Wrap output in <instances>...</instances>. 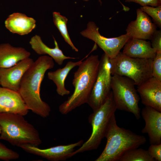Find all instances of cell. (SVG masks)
Returning <instances> with one entry per match:
<instances>
[{"mask_svg": "<svg viewBox=\"0 0 161 161\" xmlns=\"http://www.w3.org/2000/svg\"><path fill=\"white\" fill-rule=\"evenodd\" d=\"M54 66L51 57L44 55L39 57L24 74L18 92L29 110L43 118L49 115L51 109L41 98V85L46 72Z\"/></svg>", "mask_w": 161, "mask_h": 161, "instance_id": "cell-1", "label": "cell"}, {"mask_svg": "<svg viewBox=\"0 0 161 161\" xmlns=\"http://www.w3.org/2000/svg\"><path fill=\"white\" fill-rule=\"evenodd\" d=\"M100 64L98 55H91L79 65L74 75L73 94L59 106L62 114L87 103L96 79Z\"/></svg>", "mask_w": 161, "mask_h": 161, "instance_id": "cell-2", "label": "cell"}, {"mask_svg": "<svg viewBox=\"0 0 161 161\" xmlns=\"http://www.w3.org/2000/svg\"><path fill=\"white\" fill-rule=\"evenodd\" d=\"M106 143L103 151L95 161H117L127 151L138 148L146 141L143 135L119 127L115 113L110 120L105 136Z\"/></svg>", "mask_w": 161, "mask_h": 161, "instance_id": "cell-3", "label": "cell"}, {"mask_svg": "<svg viewBox=\"0 0 161 161\" xmlns=\"http://www.w3.org/2000/svg\"><path fill=\"white\" fill-rule=\"evenodd\" d=\"M24 116L0 112V139L20 148L27 145L38 147L42 143L39 133Z\"/></svg>", "mask_w": 161, "mask_h": 161, "instance_id": "cell-4", "label": "cell"}, {"mask_svg": "<svg viewBox=\"0 0 161 161\" xmlns=\"http://www.w3.org/2000/svg\"><path fill=\"white\" fill-rule=\"evenodd\" d=\"M153 59L132 58L120 52L109 59L112 75L127 77L138 86L152 77Z\"/></svg>", "mask_w": 161, "mask_h": 161, "instance_id": "cell-5", "label": "cell"}, {"mask_svg": "<svg viewBox=\"0 0 161 161\" xmlns=\"http://www.w3.org/2000/svg\"><path fill=\"white\" fill-rule=\"evenodd\" d=\"M117 109L111 91L105 102L89 115L88 120L92 127L91 135L80 148L75 151V155L97 148L105 137L110 118Z\"/></svg>", "mask_w": 161, "mask_h": 161, "instance_id": "cell-6", "label": "cell"}, {"mask_svg": "<svg viewBox=\"0 0 161 161\" xmlns=\"http://www.w3.org/2000/svg\"><path fill=\"white\" fill-rule=\"evenodd\" d=\"M135 85L127 77L112 75L111 89L117 109L131 113L139 120L141 114L139 106L140 98Z\"/></svg>", "mask_w": 161, "mask_h": 161, "instance_id": "cell-7", "label": "cell"}, {"mask_svg": "<svg viewBox=\"0 0 161 161\" xmlns=\"http://www.w3.org/2000/svg\"><path fill=\"white\" fill-rule=\"evenodd\" d=\"M110 68L109 58L104 53L100 60L97 78L87 103L93 111L105 102L110 93Z\"/></svg>", "mask_w": 161, "mask_h": 161, "instance_id": "cell-8", "label": "cell"}, {"mask_svg": "<svg viewBox=\"0 0 161 161\" xmlns=\"http://www.w3.org/2000/svg\"><path fill=\"white\" fill-rule=\"evenodd\" d=\"M99 29L95 22L89 21L87 28L80 33L83 36L95 42L110 59L114 58L131 38L126 33L117 37L108 38L101 35Z\"/></svg>", "mask_w": 161, "mask_h": 161, "instance_id": "cell-9", "label": "cell"}, {"mask_svg": "<svg viewBox=\"0 0 161 161\" xmlns=\"http://www.w3.org/2000/svg\"><path fill=\"white\" fill-rule=\"evenodd\" d=\"M83 143L81 140L78 142L67 145H59L47 149H41L37 146L27 145L20 148L29 153L36 155L51 161L66 160L75 155V147L80 146Z\"/></svg>", "mask_w": 161, "mask_h": 161, "instance_id": "cell-10", "label": "cell"}, {"mask_svg": "<svg viewBox=\"0 0 161 161\" xmlns=\"http://www.w3.org/2000/svg\"><path fill=\"white\" fill-rule=\"evenodd\" d=\"M34 61L30 57L8 68H0V85L2 87L18 92L21 79Z\"/></svg>", "mask_w": 161, "mask_h": 161, "instance_id": "cell-11", "label": "cell"}, {"mask_svg": "<svg viewBox=\"0 0 161 161\" xmlns=\"http://www.w3.org/2000/svg\"><path fill=\"white\" fill-rule=\"evenodd\" d=\"M136 19L129 24L126 30V34L131 38L151 40L157 30V25L140 8L136 10Z\"/></svg>", "mask_w": 161, "mask_h": 161, "instance_id": "cell-12", "label": "cell"}, {"mask_svg": "<svg viewBox=\"0 0 161 161\" xmlns=\"http://www.w3.org/2000/svg\"><path fill=\"white\" fill-rule=\"evenodd\" d=\"M142 103L161 112V81L153 77L137 86Z\"/></svg>", "mask_w": 161, "mask_h": 161, "instance_id": "cell-13", "label": "cell"}, {"mask_svg": "<svg viewBox=\"0 0 161 161\" xmlns=\"http://www.w3.org/2000/svg\"><path fill=\"white\" fill-rule=\"evenodd\" d=\"M140 114L145 123L142 132L148 134L150 144H161V112L150 106H145Z\"/></svg>", "mask_w": 161, "mask_h": 161, "instance_id": "cell-14", "label": "cell"}, {"mask_svg": "<svg viewBox=\"0 0 161 161\" xmlns=\"http://www.w3.org/2000/svg\"><path fill=\"white\" fill-rule=\"evenodd\" d=\"M29 109L18 92L0 87V112L27 114Z\"/></svg>", "mask_w": 161, "mask_h": 161, "instance_id": "cell-15", "label": "cell"}, {"mask_svg": "<svg viewBox=\"0 0 161 161\" xmlns=\"http://www.w3.org/2000/svg\"><path fill=\"white\" fill-rule=\"evenodd\" d=\"M36 22L33 18L24 13H14L8 16L4 24L11 32L23 35L28 34L35 28Z\"/></svg>", "mask_w": 161, "mask_h": 161, "instance_id": "cell-16", "label": "cell"}, {"mask_svg": "<svg viewBox=\"0 0 161 161\" xmlns=\"http://www.w3.org/2000/svg\"><path fill=\"white\" fill-rule=\"evenodd\" d=\"M123 53L132 58L153 59L157 52L150 41L131 38L124 46Z\"/></svg>", "mask_w": 161, "mask_h": 161, "instance_id": "cell-17", "label": "cell"}, {"mask_svg": "<svg viewBox=\"0 0 161 161\" xmlns=\"http://www.w3.org/2000/svg\"><path fill=\"white\" fill-rule=\"evenodd\" d=\"M30 53L24 48L15 47L9 43L0 44V68H8L30 57Z\"/></svg>", "mask_w": 161, "mask_h": 161, "instance_id": "cell-18", "label": "cell"}, {"mask_svg": "<svg viewBox=\"0 0 161 161\" xmlns=\"http://www.w3.org/2000/svg\"><path fill=\"white\" fill-rule=\"evenodd\" d=\"M55 47L51 48L47 46L42 41L41 37L37 35L32 37L29 43L32 48L39 55H48L52 57L59 65H61L66 59H75V58L67 56L63 53L59 48L58 44L54 38Z\"/></svg>", "mask_w": 161, "mask_h": 161, "instance_id": "cell-19", "label": "cell"}, {"mask_svg": "<svg viewBox=\"0 0 161 161\" xmlns=\"http://www.w3.org/2000/svg\"><path fill=\"white\" fill-rule=\"evenodd\" d=\"M83 59L75 62L69 61L63 68H59L55 71L48 73V78L55 84L56 92L58 95L63 96L70 94V91L65 86V79L70 71L74 67L80 65Z\"/></svg>", "mask_w": 161, "mask_h": 161, "instance_id": "cell-20", "label": "cell"}, {"mask_svg": "<svg viewBox=\"0 0 161 161\" xmlns=\"http://www.w3.org/2000/svg\"><path fill=\"white\" fill-rule=\"evenodd\" d=\"M53 21L64 38L65 42L69 44L72 49L78 52V50L72 43L70 38L67 28V18L61 15L60 13L54 12L52 13Z\"/></svg>", "mask_w": 161, "mask_h": 161, "instance_id": "cell-21", "label": "cell"}, {"mask_svg": "<svg viewBox=\"0 0 161 161\" xmlns=\"http://www.w3.org/2000/svg\"><path fill=\"white\" fill-rule=\"evenodd\" d=\"M120 161H155L148 150L141 148H134L125 152L119 160Z\"/></svg>", "mask_w": 161, "mask_h": 161, "instance_id": "cell-22", "label": "cell"}, {"mask_svg": "<svg viewBox=\"0 0 161 161\" xmlns=\"http://www.w3.org/2000/svg\"><path fill=\"white\" fill-rule=\"evenodd\" d=\"M142 11L150 16L154 23L160 28L161 27V5L156 7L146 6L141 7Z\"/></svg>", "mask_w": 161, "mask_h": 161, "instance_id": "cell-23", "label": "cell"}, {"mask_svg": "<svg viewBox=\"0 0 161 161\" xmlns=\"http://www.w3.org/2000/svg\"><path fill=\"white\" fill-rule=\"evenodd\" d=\"M0 140V160L9 161L18 159L19 154L7 147L1 142Z\"/></svg>", "mask_w": 161, "mask_h": 161, "instance_id": "cell-24", "label": "cell"}, {"mask_svg": "<svg viewBox=\"0 0 161 161\" xmlns=\"http://www.w3.org/2000/svg\"><path fill=\"white\" fill-rule=\"evenodd\" d=\"M152 76V77L161 81V52H157L153 59Z\"/></svg>", "mask_w": 161, "mask_h": 161, "instance_id": "cell-25", "label": "cell"}, {"mask_svg": "<svg viewBox=\"0 0 161 161\" xmlns=\"http://www.w3.org/2000/svg\"><path fill=\"white\" fill-rule=\"evenodd\" d=\"M152 47L156 51L161 52V30H156L154 32L151 39Z\"/></svg>", "mask_w": 161, "mask_h": 161, "instance_id": "cell-26", "label": "cell"}, {"mask_svg": "<svg viewBox=\"0 0 161 161\" xmlns=\"http://www.w3.org/2000/svg\"><path fill=\"white\" fill-rule=\"evenodd\" d=\"M148 151L149 155L155 161H161V143L151 144Z\"/></svg>", "mask_w": 161, "mask_h": 161, "instance_id": "cell-27", "label": "cell"}, {"mask_svg": "<svg viewBox=\"0 0 161 161\" xmlns=\"http://www.w3.org/2000/svg\"><path fill=\"white\" fill-rule=\"evenodd\" d=\"M126 2H134L140 5L142 7L150 6L156 7L161 5L160 0H125Z\"/></svg>", "mask_w": 161, "mask_h": 161, "instance_id": "cell-28", "label": "cell"}, {"mask_svg": "<svg viewBox=\"0 0 161 161\" xmlns=\"http://www.w3.org/2000/svg\"><path fill=\"white\" fill-rule=\"evenodd\" d=\"M84 1H88L89 0H83ZM119 2L120 3L122 4V5L123 6V10H124V11H127L128 9V7H126L119 0H118Z\"/></svg>", "mask_w": 161, "mask_h": 161, "instance_id": "cell-29", "label": "cell"}, {"mask_svg": "<svg viewBox=\"0 0 161 161\" xmlns=\"http://www.w3.org/2000/svg\"><path fill=\"white\" fill-rule=\"evenodd\" d=\"M1 132V127H0V134Z\"/></svg>", "mask_w": 161, "mask_h": 161, "instance_id": "cell-30", "label": "cell"}, {"mask_svg": "<svg viewBox=\"0 0 161 161\" xmlns=\"http://www.w3.org/2000/svg\"></svg>", "mask_w": 161, "mask_h": 161, "instance_id": "cell-31", "label": "cell"}, {"mask_svg": "<svg viewBox=\"0 0 161 161\" xmlns=\"http://www.w3.org/2000/svg\"></svg>", "mask_w": 161, "mask_h": 161, "instance_id": "cell-32", "label": "cell"}]
</instances>
